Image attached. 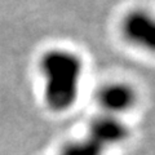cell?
<instances>
[{
  "instance_id": "obj_1",
  "label": "cell",
  "mask_w": 155,
  "mask_h": 155,
  "mask_svg": "<svg viewBox=\"0 0 155 155\" xmlns=\"http://www.w3.org/2000/svg\"><path fill=\"white\" fill-rule=\"evenodd\" d=\"M41 69L45 76V100L53 111L71 107L78 97L81 61L67 51H52L43 57Z\"/></svg>"
},
{
  "instance_id": "obj_2",
  "label": "cell",
  "mask_w": 155,
  "mask_h": 155,
  "mask_svg": "<svg viewBox=\"0 0 155 155\" xmlns=\"http://www.w3.org/2000/svg\"><path fill=\"white\" fill-rule=\"evenodd\" d=\"M88 136L106 149L122 142L128 136V129L116 116L105 114L93 120L89 127Z\"/></svg>"
},
{
  "instance_id": "obj_3",
  "label": "cell",
  "mask_w": 155,
  "mask_h": 155,
  "mask_svg": "<svg viewBox=\"0 0 155 155\" xmlns=\"http://www.w3.org/2000/svg\"><path fill=\"white\" fill-rule=\"evenodd\" d=\"M98 101L106 114L115 116L133 105L134 93L125 84H110L100 92Z\"/></svg>"
},
{
  "instance_id": "obj_4",
  "label": "cell",
  "mask_w": 155,
  "mask_h": 155,
  "mask_svg": "<svg viewBox=\"0 0 155 155\" xmlns=\"http://www.w3.org/2000/svg\"><path fill=\"white\" fill-rule=\"evenodd\" d=\"M125 34L132 41L153 49L155 44L154 22L146 13H132L125 21Z\"/></svg>"
},
{
  "instance_id": "obj_5",
  "label": "cell",
  "mask_w": 155,
  "mask_h": 155,
  "mask_svg": "<svg viewBox=\"0 0 155 155\" xmlns=\"http://www.w3.org/2000/svg\"><path fill=\"white\" fill-rule=\"evenodd\" d=\"M104 151L105 147L102 145L87 134L85 138L66 145L60 155H104Z\"/></svg>"
}]
</instances>
